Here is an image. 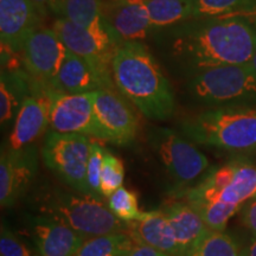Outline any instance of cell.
Segmentation results:
<instances>
[{
  "mask_svg": "<svg viewBox=\"0 0 256 256\" xmlns=\"http://www.w3.org/2000/svg\"><path fill=\"white\" fill-rule=\"evenodd\" d=\"M52 28L70 52L84 60L100 76L107 88H116L112 64L118 46L122 43L113 30H94L57 18Z\"/></svg>",
  "mask_w": 256,
  "mask_h": 256,
  "instance_id": "6",
  "label": "cell"
},
{
  "mask_svg": "<svg viewBox=\"0 0 256 256\" xmlns=\"http://www.w3.org/2000/svg\"><path fill=\"white\" fill-rule=\"evenodd\" d=\"M133 242L126 232L94 236L86 240L76 256H121Z\"/></svg>",
  "mask_w": 256,
  "mask_h": 256,
  "instance_id": "24",
  "label": "cell"
},
{
  "mask_svg": "<svg viewBox=\"0 0 256 256\" xmlns=\"http://www.w3.org/2000/svg\"><path fill=\"white\" fill-rule=\"evenodd\" d=\"M256 194V165L236 162L232 183L223 192L220 200L241 206Z\"/></svg>",
  "mask_w": 256,
  "mask_h": 256,
  "instance_id": "23",
  "label": "cell"
},
{
  "mask_svg": "<svg viewBox=\"0 0 256 256\" xmlns=\"http://www.w3.org/2000/svg\"><path fill=\"white\" fill-rule=\"evenodd\" d=\"M156 34L194 18L192 0H144Z\"/></svg>",
  "mask_w": 256,
  "mask_h": 256,
  "instance_id": "22",
  "label": "cell"
},
{
  "mask_svg": "<svg viewBox=\"0 0 256 256\" xmlns=\"http://www.w3.org/2000/svg\"><path fill=\"white\" fill-rule=\"evenodd\" d=\"M0 256H40L30 250L5 224L0 232Z\"/></svg>",
  "mask_w": 256,
  "mask_h": 256,
  "instance_id": "31",
  "label": "cell"
},
{
  "mask_svg": "<svg viewBox=\"0 0 256 256\" xmlns=\"http://www.w3.org/2000/svg\"><path fill=\"white\" fill-rule=\"evenodd\" d=\"M240 256H248V254H247V250H246V248H243V249H242L241 255H240Z\"/></svg>",
  "mask_w": 256,
  "mask_h": 256,
  "instance_id": "37",
  "label": "cell"
},
{
  "mask_svg": "<svg viewBox=\"0 0 256 256\" xmlns=\"http://www.w3.org/2000/svg\"><path fill=\"white\" fill-rule=\"evenodd\" d=\"M43 17L31 0H0L2 52H20L32 32L42 28Z\"/></svg>",
  "mask_w": 256,
  "mask_h": 256,
  "instance_id": "13",
  "label": "cell"
},
{
  "mask_svg": "<svg viewBox=\"0 0 256 256\" xmlns=\"http://www.w3.org/2000/svg\"><path fill=\"white\" fill-rule=\"evenodd\" d=\"M37 171V156L32 146L19 151H2L0 204L10 208L20 198Z\"/></svg>",
  "mask_w": 256,
  "mask_h": 256,
  "instance_id": "14",
  "label": "cell"
},
{
  "mask_svg": "<svg viewBox=\"0 0 256 256\" xmlns=\"http://www.w3.org/2000/svg\"><path fill=\"white\" fill-rule=\"evenodd\" d=\"M194 18L230 17L256 8V0H192Z\"/></svg>",
  "mask_w": 256,
  "mask_h": 256,
  "instance_id": "26",
  "label": "cell"
},
{
  "mask_svg": "<svg viewBox=\"0 0 256 256\" xmlns=\"http://www.w3.org/2000/svg\"><path fill=\"white\" fill-rule=\"evenodd\" d=\"M190 206L200 214L208 228L216 232H224L229 220L241 210V206L222 200L197 202Z\"/></svg>",
  "mask_w": 256,
  "mask_h": 256,
  "instance_id": "27",
  "label": "cell"
},
{
  "mask_svg": "<svg viewBox=\"0 0 256 256\" xmlns=\"http://www.w3.org/2000/svg\"><path fill=\"white\" fill-rule=\"evenodd\" d=\"M248 64H249V66H252V69H254V70H255V72H256V50H255L254 55H252V57L250 62H249Z\"/></svg>",
  "mask_w": 256,
  "mask_h": 256,
  "instance_id": "36",
  "label": "cell"
},
{
  "mask_svg": "<svg viewBox=\"0 0 256 256\" xmlns=\"http://www.w3.org/2000/svg\"><path fill=\"white\" fill-rule=\"evenodd\" d=\"M254 197H256V194H255V196H254Z\"/></svg>",
  "mask_w": 256,
  "mask_h": 256,
  "instance_id": "39",
  "label": "cell"
},
{
  "mask_svg": "<svg viewBox=\"0 0 256 256\" xmlns=\"http://www.w3.org/2000/svg\"><path fill=\"white\" fill-rule=\"evenodd\" d=\"M104 17L122 42H142L156 34L144 0H104Z\"/></svg>",
  "mask_w": 256,
  "mask_h": 256,
  "instance_id": "15",
  "label": "cell"
},
{
  "mask_svg": "<svg viewBox=\"0 0 256 256\" xmlns=\"http://www.w3.org/2000/svg\"><path fill=\"white\" fill-rule=\"evenodd\" d=\"M188 89L209 108L256 106V72L248 63L210 68L191 76Z\"/></svg>",
  "mask_w": 256,
  "mask_h": 256,
  "instance_id": "5",
  "label": "cell"
},
{
  "mask_svg": "<svg viewBox=\"0 0 256 256\" xmlns=\"http://www.w3.org/2000/svg\"><path fill=\"white\" fill-rule=\"evenodd\" d=\"M92 145L89 136L52 130L46 138L42 156L48 168L64 183L80 194H89L87 165Z\"/></svg>",
  "mask_w": 256,
  "mask_h": 256,
  "instance_id": "7",
  "label": "cell"
},
{
  "mask_svg": "<svg viewBox=\"0 0 256 256\" xmlns=\"http://www.w3.org/2000/svg\"><path fill=\"white\" fill-rule=\"evenodd\" d=\"M124 166L121 159L113 153L106 151L101 174V192L104 197H110L122 186Z\"/></svg>",
  "mask_w": 256,
  "mask_h": 256,
  "instance_id": "29",
  "label": "cell"
},
{
  "mask_svg": "<svg viewBox=\"0 0 256 256\" xmlns=\"http://www.w3.org/2000/svg\"><path fill=\"white\" fill-rule=\"evenodd\" d=\"M121 256H172L166 254L164 252H160L158 249H154L148 246L142 244L134 241L133 244L127 249Z\"/></svg>",
  "mask_w": 256,
  "mask_h": 256,
  "instance_id": "33",
  "label": "cell"
},
{
  "mask_svg": "<svg viewBox=\"0 0 256 256\" xmlns=\"http://www.w3.org/2000/svg\"><path fill=\"white\" fill-rule=\"evenodd\" d=\"M42 212L81 234L86 238L112 232H127V223L112 212L104 200L89 194L56 191L43 200Z\"/></svg>",
  "mask_w": 256,
  "mask_h": 256,
  "instance_id": "4",
  "label": "cell"
},
{
  "mask_svg": "<svg viewBox=\"0 0 256 256\" xmlns=\"http://www.w3.org/2000/svg\"><path fill=\"white\" fill-rule=\"evenodd\" d=\"M20 54L28 76L51 89L69 50L52 28H40L30 34Z\"/></svg>",
  "mask_w": 256,
  "mask_h": 256,
  "instance_id": "10",
  "label": "cell"
},
{
  "mask_svg": "<svg viewBox=\"0 0 256 256\" xmlns=\"http://www.w3.org/2000/svg\"><path fill=\"white\" fill-rule=\"evenodd\" d=\"M127 234L138 243L172 256H180L168 220L162 210L142 212L139 218L127 223Z\"/></svg>",
  "mask_w": 256,
  "mask_h": 256,
  "instance_id": "17",
  "label": "cell"
},
{
  "mask_svg": "<svg viewBox=\"0 0 256 256\" xmlns=\"http://www.w3.org/2000/svg\"><path fill=\"white\" fill-rule=\"evenodd\" d=\"M50 126L49 88L32 80L31 92L22 104L10 136V150L19 151L31 146Z\"/></svg>",
  "mask_w": 256,
  "mask_h": 256,
  "instance_id": "12",
  "label": "cell"
},
{
  "mask_svg": "<svg viewBox=\"0 0 256 256\" xmlns=\"http://www.w3.org/2000/svg\"><path fill=\"white\" fill-rule=\"evenodd\" d=\"M30 232L40 256H76L87 238L50 217H34Z\"/></svg>",
  "mask_w": 256,
  "mask_h": 256,
  "instance_id": "16",
  "label": "cell"
},
{
  "mask_svg": "<svg viewBox=\"0 0 256 256\" xmlns=\"http://www.w3.org/2000/svg\"><path fill=\"white\" fill-rule=\"evenodd\" d=\"M170 60L185 74L250 62L256 50V28L241 16L192 18L160 31Z\"/></svg>",
  "mask_w": 256,
  "mask_h": 256,
  "instance_id": "1",
  "label": "cell"
},
{
  "mask_svg": "<svg viewBox=\"0 0 256 256\" xmlns=\"http://www.w3.org/2000/svg\"><path fill=\"white\" fill-rule=\"evenodd\" d=\"M194 144L238 154L256 152V106L215 107L182 124Z\"/></svg>",
  "mask_w": 256,
  "mask_h": 256,
  "instance_id": "3",
  "label": "cell"
},
{
  "mask_svg": "<svg viewBox=\"0 0 256 256\" xmlns=\"http://www.w3.org/2000/svg\"><path fill=\"white\" fill-rule=\"evenodd\" d=\"M148 142L166 172L177 184L192 183L206 174L209 168L206 156L171 128L153 127L148 133Z\"/></svg>",
  "mask_w": 256,
  "mask_h": 256,
  "instance_id": "8",
  "label": "cell"
},
{
  "mask_svg": "<svg viewBox=\"0 0 256 256\" xmlns=\"http://www.w3.org/2000/svg\"><path fill=\"white\" fill-rule=\"evenodd\" d=\"M255 28H256V19H255Z\"/></svg>",
  "mask_w": 256,
  "mask_h": 256,
  "instance_id": "38",
  "label": "cell"
},
{
  "mask_svg": "<svg viewBox=\"0 0 256 256\" xmlns=\"http://www.w3.org/2000/svg\"><path fill=\"white\" fill-rule=\"evenodd\" d=\"M32 78L22 70H2L0 78V122L2 126L17 116L19 108L30 94Z\"/></svg>",
  "mask_w": 256,
  "mask_h": 256,
  "instance_id": "20",
  "label": "cell"
},
{
  "mask_svg": "<svg viewBox=\"0 0 256 256\" xmlns=\"http://www.w3.org/2000/svg\"><path fill=\"white\" fill-rule=\"evenodd\" d=\"M106 150L100 144L92 142L90 154H89L87 165V186L89 196L102 200L101 192V174L104 166Z\"/></svg>",
  "mask_w": 256,
  "mask_h": 256,
  "instance_id": "30",
  "label": "cell"
},
{
  "mask_svg": "<svg viewBox=\"0 0 256 256\" xmlns=\"http://www.w3.org/2000/svg\"><path fill=\"white\" fill-rule=\"evenodd\" d=\"M242 249L229 234L209 229L186 256H240Z\"/></svg>",
  "mask_w": 256,
  "mask_h": 256,
  "instance_id": "25",
  "label": "cell"
},
{
  "mask_svg": "<svg viewBox=\"0 0 256 256\" xmlns=\"http://www.w3.org/2000/svg\"><path fill=\"white\" fill-rule=\"evenodd\" d=\"M162 210L168 220L170 228L178 246L179 254L186 256L209 228L202 220L200 214L188 202H174Z\"/></svg>",
  "mask_w": 256,
  "mask_h": 256,
  "instance_id": "18",
  "label": "cell"
},
{
  "mask_svg": "<svg viewBox=\"0 0 256 256\" xmlns=\"http://www.w3.org/2000/svg\"><path fill=\"white\" fill-rule=\"evenodd\" d=\"M50 127L54 132L102 139L94 110V92L64 94L49 88Z\"/></svg>",
  "mask_w": 256,
  "mask_h": 256,
  "instance_id": "9",
  "label": "cell"
},
{
  "mask_svg": "<svg viewBox=\"0 0 256 256\" xmlns=\"http://www.w3.org/2000/svg\"><path fill=\"white\" fill-rule=\"evenodd\" d=\"M34 5L37 6V8L46 16L48 12H52L54 8H55L57 2L60 0H31Z\"/></svg>",
  "mask_w": 256,
  "mask_h": 256,
  "instance_id": "34",
  "label": "cell"
},
{
  "mask_svg": "<svg viewBox=\"0 0 256 256\" xmlns=\"http://www.w3.org/2000/svg\"><path fill=\"white\" fill-rule=\"evenodd\" d=\"M241 220L242 223L252 236H256V197L246 202L241 208Z\"/></svg>",
  "mask_w": 256,
  "mask_h": 256,
  "instance_id": "32",
  "label": "cell"
},
{
  "mask_svg": "<svg viewBox=\"0 0 256 256\" xmlns=\"http://www.w3.org/2000/svg\"><path fill=\"white\" fill-rule=\"evenodd\" d=\"M108 208L112 212L124 223L133 222L142 215L139 210L136 194L132 190L121 186L119 190L108 197Z\"/></svg>",
  "mask_w": 256,
  "mask_h": 256,
  "instance_id": "28",
  "label": "cell"
},
{
  "mask_svg": "<svg viewBox=\"0 0 256 256\" xmlns=\"http://www.w3.org/2000/svg\"><path fill=\"white\" fill-rule=\"evenodd\" d=\"M94 110L102 139L119 146L133 142L139 122L133 108L118 88L94 92Z\"/></svg>",
  "mask_w": 256,
  "mask_h": 256,
  "instance_id": "11",
  "label": "cell"
},
{
  "mask_svg": "<svg viewBox=\"0 0 256 256\" xmlns=\"http://www.w3.org/2000/svg\"><path fill=\"white\" fill-rule=\"evenodd\" d=\"M102 8L104 0H60L52 14L83 28L113 30L106 22Z\"/></svg>",
  "mask_w": 256,
  "mask_h": 256,
  "instance_id": "21",
  "label": "cell"
},
{
  "mask_svg": "<svg viewBox=\"0 0 256 256\" xmlns=\"http://www.w3.org/2000/svg\"><path fill=\"white\" fill-rule=\"evenodd\" d=\"M107 88L89 64L70 52L60 66L51 89L64 94H86Z\"/></svg>",
  "mask_w": 256,
  "mask_h": 256,
  "instance_id": "19",
  "label": "cell"
},
{
  "mask_svg": "<svg viewBox=\"0 0 256 256\" xmlns=\"http://www.w3.org/2000/svg\"><path fill=\"white\" fill-rule=\"evenodd\" d=\"M112 72L118 90L146 118L162 121L174 113L168 80L142 42H122L114 54Z\"/></svg>",
  "mask_w": 256,
  "mask_h": 256,
  "instance_id": "2",
  "label": "cell"
},
{
  "mask_svg": "<svg viewBox=\"0 0 256 256\" xmlns=\"http://www.w3.org/2000/svg\"><path fill=\"white\" fill-rule=\"evenodd\" d=\"M244 248L246 250H247L248 256H256V236H252L249 244Z\"/></svg>",
  "mask_w": 256,
  "mask_h": 256,
  "instance_id": "35",
  "label": "cell"
}]
</instances>
